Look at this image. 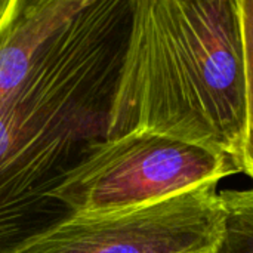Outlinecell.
Here are the masks:
<instances>
[{
    "label": "cell",
    "instance_id": "cell-1",
    "mask_svg": "<svg viewBox=\"0 0 253 253\" xmlns=\"http://www.w3.org/2000/svg\"><path fill=\"white\" fill-rule=\"evenodd\" d=\"M132 0H87L0 99V253L71 216L52 194L107 139Z\"/></svg>",
    "mask_w": 253,
    "mask_h": 253
},
{
    "label": "cell",
    "instance_id": "cell-8",
    "mask_svg": "<svg viewBox=\"0 0 253 253\" xmlns=\"http://www.w3.org/2000/svg\"><path fill=\"white\" fill-rule=\"evenodd\" d=\"M15 0H0V25L4 22L7 15L10 13V9L13 6Z\"/></svg>",
    "mask_w": 253,
    "mask_h": 253
},
{
    "label": "cell",
    "instance_id": "cell-6",
    "mask_svg": "<svg viewBox=\"0 0 253 253\" xmlns=\"http://www.w3.org/2000/svg\"><path fill=\"white\" fill-rule=\"evenodd\" d=\"M224 231L213 253H253V188L219 193Z\"/></svg>",
    "mask_w": 253,
    "mask_h": 253
},
{
    "label": "cell",
    "instance_id": "cell-5",
    "mask_svg": "<svg viewBox=\"0 0 253 253\" xmlns=\"http://www.w3.org/2000/svg\"><path fill=\"white\" fill-rule=\"evenodd\" d=\"M87 0H15L0 25V99L31 73L56 34Z\"/></svg>",
    "mask_w": 253,
    "mask_h": 253
},
{
    "label": "cell",
    "instance_id": "cell-4",
    "mask_svg": "<svg viewBox=\"0 0 253 253\" xmlns=\"http://www.w3.org/2000/svg\"><path fill=\"white\" fill-rule=\"evenodd\" d=\"M216 187L130 211L71 215L12 253H213L224 231Z\"/></svg>",
    "mask_w": 253,
    "mask_h": 253
},
{
    "label": "cell",
    "instance_id": "cell-7",
    "mask_svg": "<svg viewBox=\"0 0 253 253\" xmlns=\"http://www.w3.org/2000/svg\"><path fill=\"white\" fill-rule=\"evenodd\" d=\"M243 52H245V92L246 125L240 154V172L253 181V0H239Z\"/></svg>",
    "mask_w": 253,
    "mask_h": 253
},
{
    "label": "cell",
    "instance_id": "cell-2",
    "mask_svg": "<svg viewBox=\"0 0 253 253\" xmlns=\"http://www.w3.org/2000/svg\"><path fill=\"white\" fill-rule=\"evenodd\" d=\"M245 125L239 0H132L107 139L159 133L239 166Z\"/></svg>",
    "mask_w": 253,
    "mask_h": 253
},
{
    "label": "cell",
    "instance_id": "cell-3",
    "mask_svg": "<svg viewBox=\"0 0 253 253\" xmlns=\"http://www.w3.org/2000/svg\"><path fill=\"white\" fill-rule=\"evenodd\" d=\"M224 154L151 132L95 145L52 194L71 215L138 209L239 173Z\"/></svg>",
    "mask_w": 253,
    "mask_h": 253
}]
</instances>
